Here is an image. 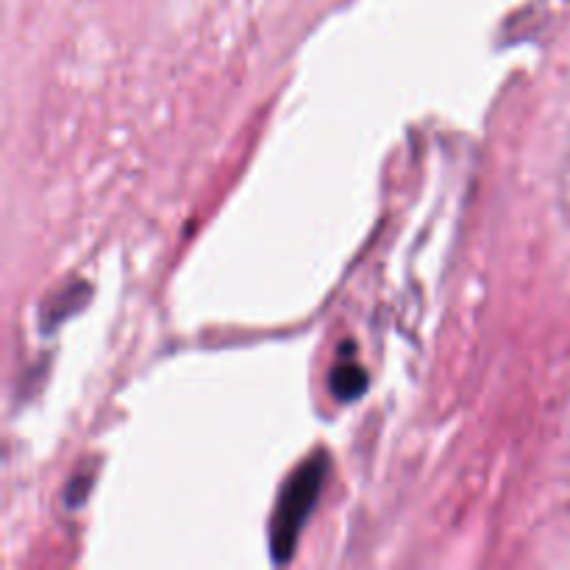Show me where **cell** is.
<instances>
[{
    "label": "cell",
    "instance_id": "1",
    "mask_svg": "<svg viewBox=\"0 0 570 570\" xmlns=\"http://www.w3.org/2000/svg\"><path fill=\"white\" fill-rule=\"evenodd\" d=\"M328 471H332V465H328L326 454L306 456L284 484L271 518V551L276 562L293 560L306 521L315 512L323 488H326Z\"/></svg>",
    "mask_w": 570,
    "mask_h": 570
},
{
    "label": "cell",
    "instance_id": "2",
    "mask_svg": "<svg viewBox=\"0 0 570 570\" xmlns=\"http://www.w3.org/2000/svg\"><path fill=\"white\" fill-rule=\"evenodd\" d=\"M367 376L356 362H340L332 373V395L337 401H354L365 393Z\"/></svg>",
    "mask_w": 570,
    "mask_h": 570
},
{
    "label": "cell",
    "instance_id": "3",
    "mask_svg": "<svg viewBox=\"0 0 570 570\" xmlns=\"http://www.w3.org/2000/svg\"><path fill=\"white\" fill-rule=\"evenodd\" d=\"M83 298H87V287H83V284L61 289L53 301H48V304H45V309L50 312V317H48L50 326L59 321H65L67 315H72V312H76V306H67V304H83Z\"/></svg>",
    "mask_w": 570,
    "mask_h": 570
}]
</instances>
